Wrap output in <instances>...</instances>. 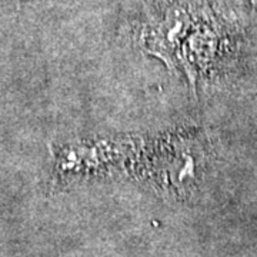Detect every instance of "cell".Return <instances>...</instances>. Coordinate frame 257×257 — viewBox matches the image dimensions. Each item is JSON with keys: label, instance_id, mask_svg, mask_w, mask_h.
Instances as JSON below:
<instances>
[{"label": "cell", "instance_id": "cell-1", "mask_svg": "<svg viewBox=\"0 0 257 257\" xmlns=\"http://www.w3.org/2000/svg\"><path fill=\"white\" fill-rule=\"evenodd\" d=\"M250 3H251V6H253L254 9H257V0H250Z\"/></svg>", "mask_w": 257, "mask_h": 257}]
</instances>
